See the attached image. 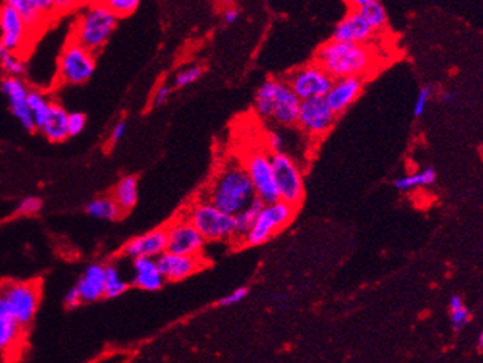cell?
<instances>
[{"mask_svg":"<svg viewBox=\"0 0 483 363\" xmlns=\"http://www.w3.org/2000/svg\"><path fill=\"white\" fill-rule=\"evenodd\" d=\"M201 198L235 216L256 198V191L243 161L228 160L209 184Z\"/></svg>","mask_w":483,"mask_h":363,"instance_id":"1","label":"cell"},{"mask_svg":"<svg viewBox=\"0 0 483 363\" xmlns=\"http://www.w3.org/2000/svg\"><path fill=\"white\" fill-rule=\"evenodd\" d=\"M318 63L333 79H365L377 64V55L370 43L339 42L331 39L322 45L317 55Z\"/></svg>","mask_w":483,"mask_h":363,"instance_id":"2","label":"cell"},{"mask_svg":"<svg viewBox=\"0 0 483 363\" xmlns=\"http://www.w3.org/2000/svg\"><path fill=\"white\" fill-rule=\"evenodd\" d=\"M300 102L288 81L269 79L256 92L255 111L260 118L278 127H293L297 123Z\"/></svg>","mask_w":483,"mask_h":363,"instance_id":"3","label":"cell"},{"mask_svg":"<svg viewBox=\"0 0 483 363\" xmlns=\"http://www.w3.org/2000/svg\"><path fill=\"white\" fill-rule=\"evenodd\" d=\"M118 17L102 0H93L81 9L71 31V40L80 43L93 54L100 52L113 35Z\"/></svg>","mask_w":483,"mask_h":363,"instance_id":"4","label":"cell"},{"mask_svg":"<svg viewBox=\"0 0 483 363\" xmlns=\"http://www.w3.org/2000/svg\"><path fill=\"white\" fill-rule=\"evenodd\" d=\"M185 216L207 242L237 241L235 216L217 209L207 200L200 198L191 204Z\"/></svg>","mask_w":483,"mask_h":363,"instance_id":"5","label":"cell"},{"mask_svg":"<svg viewBox=\"0 0 483 363\" xmlns=\"http://www.w3.org/2000/svg\"><path fill=\"white\" fill-rule=\"evenodd\" d=\"M297 209L285 201H274L263 204L259 211L256 222L250 227V231L241 238L239 244L244 247H258L274 238L293 222Z\"/></svg>","mask_w":483,"mask_h":363,"instance_id":"6","label":"cell"},{"mask_svg":"<svg viewBox=\"0 0 483 363\" xmlns=\"http://www.w3.org/2000/svg\"><path fill=\"white\" fill-rule=\"evenodd\" d=\"M40 305V288L33 282L0 285V310L9 313L24 328L33 322Z\"/></svg>","mask_w":483,"mask_h":363,"instance_id":"7","label":"cell"},{"mask_svg":"<svg viewBox=\"0 0 483 363\" xmlns=\"http://www.w3.org/2000/svg\"><path fill=\"white\" fill-rule=\"evenodd\" d=\"M274 176L280 200L299 207L305 198V176L300 164L288 152L271 154Z\"/></svg>","mask_w":483,"mask_h":363,"instance_id":"8","label":"cell"},{"mask_svg":"<svg viewBox=\"0 0 483 363\" xmlns=\"http://www.w3.org/2000/svg\"><path fill=\"white\" fill-rule=\"evenodd\" d=\"M95 54L80 43L70 40L58 60V80L63 84H83L95 72Z\"/></svg>","mask_w":483,"mask_h":363,"instance_id":"9","label":"cell"},{"mask_svg":"<svg viewBox=\"0 0 483 363\" xmlns=\"http://www.w3.org/2000/svg\"><path fill=\"white\" fill-rule=\"evenodd\" d=\"M243 164L253 182L256 197L259 200H262L264 204L280 200L274 176L271 152L267 150L251 151L244 156Z\"/></svg>","mask_w":483,"mask_h":363,"instance_id":"10","label":"cell"},{"mask_svg":"<svg viewBox=\"0 0 483 363\" xmlns=\"http://www.w3.org/2000/svg\"><path fill=\"white\" fill-rule=\"evenodd\" d=\"M337 114L331 110L325 98H310L300 102L296 126L306 136L317 139L327 135L333 127Z\"/></svg>","mask_w":483,"mask_h":363,"instance_id":"11","label":"cell"},{"mask_svg":"<svg viewBox=\"0 0 483 363\" xmlns=\"http://www.w3.org/2000/svg\"><path fill=\"white\" fill-rule=\"evenodd\" d=\"M333 77L318 63H312L292 72L288 84L292 86L300 101L310 98H324L328 93Z\"/></svg>","mask_w":483,"mask_h":363,"instance_id":"12","label":"cell"},{"mask_svg":"<svg viewBox=\"0 0 483 363\" xmlns=\"http://www.w3.org/2000/svg\"><path fill=\"white\" fill-rule=\"evenodd\" d=\"M167 251L188 256H201L207 241L198 229L192 225L188 217H179L172 225L166 227Z\"/></svg>","mask_w":483,"mask_h":363,"instance_id":"13","label":"cell"},{"mask_svg":"<svg viewBox=\"0 0 483 363\" xmlns=\"http://www.w3.org/2000/svg\"><path fill=\"white\" fill-rule=\"evenodd\" d=\"M31 34L27 22L15 6L9 3L0 6V45L12 52L21 54Z\"/></svg>","mask_w":483,"mask_h":363,"instance_id":"14","label":"cell"},{"mask_svg":"<svg viewBox=\"0 0 483 363\" xmlns=\"http://www.w3.org/2000/svg\"><path fill=\"white\" fill-rule=\"evenodd\" d=\"M155 260L164 280L172 282L187 280V277L197 273L206 266V260L203 259V254L201 256H188V254L164 251Z\"/></svg>","mask_w":483,"mask_h":363,"instance_id":"15","label":"cell"},{"mask_svg":"<svg viewBox=\"0 0 483 363\" xmlns=\"http://www.w3.org/2000/svg\"><path fill=\"white\" fill-rule=\"evenodd\" d=\"M2 90L6 95L12 114L19 120V123L24 129L33 131L35 129V124L27 104V98L30 93L27 84L19 77L8 76L2 81Z\"/></svg>","mask_w":483,"mask_h":363,"instance_id":"16","label":"cell"},{"mask_svg":"<svg viewBox=\"0 0 483 363\" xmlns=\"http://www.w3.org/2000/svg\"><path fill=\"white\" fill-rule=\"evenodd\" d=\"M362 89H364V79L361 77L334 79L328 93L324 98L331 110L339 115L359 98Z\"/></svg>","mask_w":483,"mask_h":363,"instance_id":"17","label":"cell"},{"mask_svg":"<svg viewBox=\"0 0 483 363\" xmlns=\"http://www.w3.org/2000/svg\"><path fill=\"white\" fill-rule=\"evenodd\" d=\"M376 31L371 29L367 19L362 17L358 9H354L337 24L334 29L333 39L339 42H352V43H370L376 38Z\"/></svg>","mask_w":483,"mask_h":363,"instance_id":"18","label":"cell"},{"mask_svg":"<svg viewBox=\"0 0 483 363\" xmlns=\"http://www.w3.org/2000/svg\"><path fill=\"white\" fill-rule=\"evenodd\" d=\"M167 251V234L166 227L154 229V231L143 234L130 239L123 248V254L126 257L135 260L139 257H151L157 259Z\"/></svg>","mask_w":483,"mask_h":363,"instance_id":"19","label":"cell"},{"mask_svg":"<svg viewBox=\"0 0 483 363\" xmlns=\"http://www.w3.org/2000/svg\"><path fill=\"white\" fill-rule=\"evenodd\" d=\"M132 282L143 291H159L166 280L161 275L155 259L139 257L134 260V276Z\"/></svg>","mask_w":483,"mask_h":363,"instance_id":"20","label":"cell"},{"mask_svg":"<svg viewBox=\"0 0 483 363\" xmlns=\"http://www.w3.org/2000/svg\"><path fill=\"white\" fill-rule=\"evenodd\" d=\"M76 287L83 302H93L102 298L105 289V266L90 264Z\"/></svg>","mask_w":483,"mask_h":363,"instance_id":"21","label":"cell"},{"mask_svg":"<svg viewBox=\"0 0 483 363\" xmlns=\"http://www.w3.org/2000/svg\"><path fill=\"white\" fill-rule=\"evenodd\" d=\"M24 326L9 313L0 310V355H12L19 348L24 338Z\"/></svg>","mask_w":483,"mask_h":363,"instance_id":"22","label":"cell"},{"mask_svg":"<svg viewBox=\"0 0 483 363\" xmlns=\"http://www.w3.org/2000/svg\"><path fill=\"white\" fill-rule=\"evenodd\" d=\"M68 113L64 110L61 105L52 104L51 113L47 115L46 121L40 130L43 131V135L52 140V142H63L65 140L68 135Z\"/></svg>","mask_w":483,"mask_h":363,"instance_id":"23","label":"cell"},{"mask_svg":"<svg viewBox=\"0 0 483 363\" xmlns=\"http://www.w3.org/2000/svg\"><path fill=\"white\" fill-rule=\"evenodd\" d=\"M113 198L123 211H129L138 202V179L135 176H126L118 182Z\"/></svg>","mask_w":483,"mask_h":363,"instance_id":"24","label":"cell"},{"mask_svg":"<svg viewBox=\"0 0 483 363\" xmlns=\"http://www.w3.org/2000/svg\"><path fill=\"white\" fill-rule=\"evenodd\" d=\"M86 211L89 216L95 217V219H102V220H117L125 213L122 209H120V205L116 202V200L110 197H101V198L92 200L86 205Z\"/></svg>","mask_w":483,"mask_h":363,"instance_id":"25","label":"cell"},{"mask_svg":"<svg viewBox=\"0 0 483 363\" xmlns=\"http://www.w3.org/2000/svg\"><path fill=\"white\" fill-rule=\"evenodd\" d=\"M263 204L264 202L256 197L244 210H241L239 213L235 214V227H237V241L238 242L250 231V227L255 225L256 217H258L259 211L262 210Z\"/></svg>","mask_w":483,"mask_h":363,"instance_id":"26","label":"cell"},{"mask_svg":"<svg viewBox=\"0 0 483 363\" xmlns=\"http://www.w3.org/2000/svg\"><path fill=\"white\" fill-rule=\"evenodd\" d=\"M436 172L433 170L431 167L426 168V170L414 173V175H408L404 177H397L393 180V186L399 191H411V189H417L421 186H429L433 185L434 182H436Z\"/></svg>","mask_w":483,"mask_h":363,"instance_id":"27","label":"cell"},{"mask_svg":"<svg viewBox=\"0 0 483 363\" xmlns=\"http://www.w3.org/2000/svg\"><path fill=\"white\" fill-rule=\"evenodd\" d=\"M27 104H29V108H30V111H31L35 129H40L43 126L45 121H46L47 115H49V113H51L52 102L47 99L42 92L30 90L29 98H27Z\"/></svg>","mask_w":483,"mask_h":363,"instance_id":"28","label":"cell"},{"mask_svg":"<svg viewBox=\"0 0 483 363\" xmlns=\"http://www.w3.org/2000/svg\"><path fill=\"white\" fill-rule=\"evenodd\" d=\"M5 3H9L17 8L24 21L27 22L31 33H35V30L42 29L45 26V22L47 21L40 12L30 3V0H5Z\"/></svg>","mask_w":483,"mask_h":363,"instance_id":"29","label":"cell"},{"mask_svg":"<svg viewBox=\"0 0 483 363\" xmlns=\"http://www.w3.org/2000/svg\"><path fill=\"white\" fill-rule=\"evenodd\" d=\"M127 282L122 277V273L114 264L105 266V289L104 297L116 298L127 291Z\"/></svg>","mask_w":483,"mask_h":363,"instance_id":"30","label":"cell"},{"mask_svg":"<svg viewBox=\"0 0 483 363\" xmlns=\"http://www.w3.org/2000/svg\"><path fill=\"white\" fill-rule=\"evenodd\" d=\"M358 10L377 34L384 31L386 27H388V14H386L384 6L379 2V0L377 2H372L362 8H358Z\"/></svg>","mask_w":483,"mask_h":363,"instance_id":"31","label":"cell"},{"mask_svg":"<svg viewBox=\"0 0 483 363\" xmlns=\"http://www.w3.org/2000/svg\"><path fill=\"white\" fill-rule=\"evenodd\" d=\"M0 67L8 76L14 77H21L26 72V64H24L19 54L6 49L2 45H0Z\"/></svg>","mask_w":483,"mask_h":363,"instance_id":"32","label":"cell"},{"mask_svg":"<svg viewBox=\"0 0 483 363\" xmlns=\"http://www.w3.org/2000/svg\"><path fill=\"white\" fill-rule=\"evenodd\" d=\"M450 314H451L452 328L455 331H461L470 322V319H472V314H470V310L466 307L463 298L457 294H454L450 298Z\"/></svg>","mask_w":483,"mask_h":363,"instance_id":"33","label":"cell"},{"mask_svg":"<svg viewBox=\"0 0 483 363\" xmlns=\"http://www.w3.org/2000/svg\"><path fill=\"white\" fill-rule=\"evenodd\" d=\"M118 18H125L134 14L138 9L141 0H102Z\"/></svg>","mask_w":483,"mask_h":363,"instance_id":"34","label":"cell"},{"mask_svg":"<svg viewBox=\"0 0 483 363\" xmlns=\"http://www.w3.org/2000/svg\"><path fill=\"white\" fill-rule=\"evenodd\" d=\"M203 76V67L200 65H189L185 67L175 76V86L176 88H187L189 84L196 83Z\"/></svg>","mask_w":483,"mask_h":363,"instance_id":"35","label":"cell"},{"mask_svg":"<svg viewBox=\"0 0 483 363\" xmlns=\"http://www.w3.org/2000/svg\"><path fill=\"white\" fill-rule=\"evenodd\" d=\"M285 136L283 135V131L278 129H269L264 135V150L268 152H285Z\"/></svg>","mask_w":483,"mask_h":363,"instance_id":"36","label":"cell"},{"mask_svg":"<svg viewBox=\"0 0 483 363\" xmlns=\"http://www.w3.org/2000/svg\"><path fill=\"white\" fill-rule=\"evenodd\" d=\"M430 98H431V89L430 88L425 86L418 90L415 104H414V117L415 118H420L422 114L426 113V108L430 102Z\"/></svg>","mask_w":483,"mask_h":363,"instance_id":"37","label":"cell"},{"mask_svg":"<svg viewBox=\"0 0 483 363\" xmlns=\"http://www.w3.org/2000/svg\"><path fill=\"white\" fill-rule=\"evenodd\" d=\"M42 200L38 197H29L26 200H22L18 205L17 213L21 216H33L35 213H39L42 210Z\"/></svg>","mask_w":483,"mask_h":363,"instance_id":"38","label":"cell"},{"mask_svg":"<svg viewBox=\"0 0 483 363\" xmlns=\"http://www.w3.org/2000/svg\"><path fill=\"white\" fill-rule=\"evenodd\" d=\"M86 127V115L81 113H71L68 115V135L77 136Z\"/></svg>","mask_w":483,"mask_h":363,"instance_id":"39","label":"cell"},{"mask_svg":"<svg viewBox=\"0 0 483 363\" xmlns=\"http://www.w3.org/2000/svg\"><path fill=\"white\" fill-rule=\"evenodd\" d=\"M247 294H248V288H247V287H239V288L234 289L232 293H229L228 296H225L223 298H221L219 305H221V306H225V307L238 305L239 301H243V300L247 297Z\"/></svg>","mask_w":483,"mask_h":363,"instance_id":"40","label":"cell"},{"mask_svg":"<svg viewBox=\"0 0 483 363\" xmlns=\"http://www.w3.org/2000/svg\"><path fill=\"white\" fill-rule=\"evenodd\" d=\"M83 3H86V0H54V9L55 14H65L80 8Z\"/></svg>","mask_w":483,"mask_h":363,"instance_id":"41","label":"cell"},{"mask_svg":"<svg viewBox=\"0 0 483 363\" xmlns=\"http://www.w3.org/2000/svg\"><path fill=\"white\" fill-rule=\"evenodd\" d=\"M30 3L38 9L46 19H49L55 14L54 0H30Z\"/></svg>","mask_w":483,"mask_h":363,"instance_id":"42","label":"cell"},{"mask_svg":"<svg viewBox=\"0 0 483 363\" xmlns=\"http://www.w3.org/2000/svg\"><path fill=\"white\" fill-rule=\"evenodd\" d=\"M171 93H172V89L171 86H167V84H163V86H160L159 89H157L155 95H154V106H161L167 102V99L171 98Z\"/></svg>","mask_w":483,"mask_h":363,"instance_id":"43","label":"cell"},{"mask_svg":"<svg viewBox=\"0 0 483 363\" xmlns=\"http://www.w3.org/2000/svg\"><path fill=\"white\" fill-rule=\"evenodd\" d=\"M64 302H65V306L68 307V309H74V307H77V306H80L81 305V297H80V293H79V289H77V287H72L71 289H70V291L67 293V296H65V298H64Z\"/></svg>","mask_w":483,"mask_h":363,"instance_id":"44","label":"cell"},{"mask_svg":"<svg viewBox=\"0 0 483 363\" xmlns=\"http://www.w3.org/2000/svg\"><path fill=\"white\" fill-rule=\"evenodd\" d=\"M126 130H127V124L125 123V121H120V123H117L111 131V142L117 143V142L122 140L126 135Z\"/></svg>","mask_w":483,"mask_h":363,"instance_id":"45","label":"cell"},{"mask_svg":"<svg viewBox=\"0 0 483 363\" xmlns=\"http://www.w3.org/2000/svg\"><path fill=\"white\" fill-rule=\"evenodd\" d=\"M239 18V10L234 6H229L223 10V21L226 24H234Z\"/></svg>","mask_w":483,"mask_h":363,"instance_id":"46","label":"cell"},{"mask_svg":"<svg viewBox=\"0 0 483 363\" xmlns=\"http://www.w3.org/2000/svg\"><path fill=\"white\" fill-rule=\"evenodd\" d=\"M372 2H377V0H349V3L352 5V8H354V9L362 8V6H365V5L372 3Z\"/></svg>","mask_w":483,"mask_h":363,"instance_id":"47","label":"cell"},{"mask_svg":"<svg viewBox=\"0 0 483 363\" xmlns=\"http://www.w3.org/2000/svg\"><path fill=\"white\" fill-rule=\"evenodd\" d=\"M477 350L483 353V331L477 337Z\"/></svg>","mask_w":483,"mask_h":363,"instance_id":"48","label":"cell"},{"mask_svg":"<svg viewBox=\"0 0 483 363\" xmlns=\"http://www.w3.org/2000/svg\"><path fill=\"white\" fill-rule=\"evenodd\" d=\"M442 98H443V101H445V102H452V101H454V98H455V96H454L452 93H443Z\"/></svg>","mask_w":483,"mask_h":363,"instance_id":"49","label":"cell"},{"mask_svg":"<svg viewBox=\"0 0 483 363\" xmlns=\"http://www.w3.org/2000/svg\"><path fill=\"white\" fill-rule=\"evenodd\" d=\"M219 2L223 3V5H232L234 0H219Z\"/></svg>","mask_w":483,"mask_h":363,"instance_id":"50","label":"cell"}]
</instances>
